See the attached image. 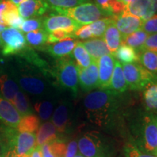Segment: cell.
Returning <instances> with one entry per match:
<instances>
[{
  "label": "cell",
  "instance_id": "obj_1",
  "mask_svg": "<svg viewBox=\"0 0 157 157\" xmlns=\"http://www.w3.org/2000/svg\"><path fill=\"white\" fill-rule=\"evenodd\" d=\"M11 68L19 87L33 96L44 98L57 88L50 71L39 69L17 56L10 57Z\"/></svg>",
  "mask_w": 157,
  "mask_h": 157
},
{
  "label": "cell",
  "instance_id": "obj_2",
  "mask_svg": "<svg viewBox=\"0 0 157 157\" xmlns=\"http://www.w3.org/2000/svg\"><path fill=\"white\" fill-rule=\"evenodd\" d=\"M119 95L109 90H98L88 93L84 98L86 117L98 127H106L113 121L119 108Z\"/></svg>",
  "mask_w": 157,
  "mask_h": 157
},
{
  "label": "cell",
  "instance_id": "obj_3",
  "mask_svg": "<svg viewBox=\"0 0 157 157\" xmlns=\"http://www.w3.org/2000/svg\"><path fill=\"white\" fill-rule=\"evenodd\" d=\"M50 73L55 79L57 87L69 92L73 97H76L78 90V67L71 57L56 60Z\"/></svg>",
  "mask_w": 157,
  "mask_h": 157
},
{
  "label": "cell",
  "instance_id": "obj_4",
  "mask_svg": "<svg viewBox=\"0 0 157 157\" xmlns=\"http://www.w3.org/2000/svg\"><path fill=\"white\" fill-rule=\"evenodd\" d=\"M78 148L84 157H111L112 148L101 133L92 131L78 139Z\"/></svg>",
  "mask_w": 157,
  "mask_h": 157
},
{
  "label": "cell",
  "instance_id": "obj_5",
  "mask_svg": "<svg viewBox=\"0 0 157 157\" xmlns=\"http://www.w3.org/2000/svg\"><path fill=\"white\" fill-rule=\"evenodd\" d=\"M49 10H52L58 14L69 17L82 25L90 24L101 18L102 17H106L101 9L95 3L91 2L76 6L71 8L62 9L57 8V7H50Z\"/></svg>",
  "mask_w": 157,
  "mask_h": 157
},
{
  "label": "cell",
  "instance_id": "obj_6",
  "mask_svg": "<svg viewBox=\"0 0 157 157\" xmlns=\"http://www.w3.org/2000/svg\"><path fill=\"white\" fill-rule=\"evenodd\" d=\"M121 66L127 87L131 90H143L148 84L157 82V75L151 73L139 63Z\"/></svg>",
  "mask_w": 157,
  "mask_h": 157
},
{
  "label": "cell",
  "instance_id": "obj_7",
  "mask_svg": "<svg viewBox=\"0 0 157 157\" xmlns=\"http://www.w3.org/2000/svg\"><path fill=\"white\" fill-rule=\"evenodd\" d=\"M20 90L12 71L10 57L0 54V95L13 103Z\"/></svg>",
  "mask_w": 157,
  "mask_h": 157
},
{
  "label": "cell",
  "instance_id": "obj_8",
  "mask_svg": "<svg viewBox=\"0 0 157 157\" xmlns=\"http://www.w3.org/2000/svg\"><path fill=\"white\" fill-rule=\"evenodd\" d=\"M2 41L1 55L5 57L16 56L27 47L25 36L20 30L5 28L0 33Z\"/></svg>",
  "mask_w": 157,
  "mask_h": 157
},
{
  "label": "cell",
  "instance_id": "obj_9",
  "mask_svg": "<svg viewBox=\"0 0 157 157\" xmlns=\"http://www.w3.org/2000/svg\"><path fill=\"white\" fill-rule=\"evenodd\" d=\"M143 151L157 156V115L144 116L142 122Z\"/></svg>",
  "mask_w": 157,
  "mask_h": 157
},
{
  "label": "cell",
  "instance_id": "obj_10",
  "mask_svg": "<svg viewBox=\"0 0 157 157\" xmlns=\"http://www.w3.org/2000/svg\"><path fill=\"white\" fill-rule=\"evenodd\" d=\"M52 123L58 134H66L71 130L73 125V108L68 101H63L55 110L52 117Z\"/></svg>",
  "mask_w": 157,
  "mask_h": 157
},
{
  "label": "cell",
  "instance_id": "obj_11",
  "mask_svg": "<svg viewBox=\"0 0 157 157\" xmlns=\"http://www.w3.org/2000/svg\"><path fill=\"white\" fill-rule=\"evenodd\" d=\"M81 26V24L71 17L58 13H51L48 16L44 17L43 29L48 33L56 29H66L71 34H74Z\"/></svg>",
  "mask_w": 157,
  "mask_h": 157
},
{
  "label": "cell",
  "instance_id": "obj_12",
  "mask_svg": "<svg viewBox=\"0 0 157 157\" xmlns=\"http://www.w3.org/2000/svg\"><path fill=\"white\" fill-rule=\"evenodd\" d=\"M113 17V23L120 32L121 40L128 35L142 28L144 21L140 17L124 11Z\"/></svg>",
  "mask_w": 157,
  "mask_h": 157
},
{
  "label": "cell",
  "instance_id": "obj_13",
  "mask_svg": "<svg viewBox=\"0 0 157 157\" xmlns=\"http://www.w3.org/2000/svg\"><path fill=\"white\" fill-rule=\"evenodd\" d=\"M115 58L111 54L105 55L97 60L98 66V88L109 90L114 70Z\"/></svg>",
  "mask_w": 157,
  "mask_h": 157
},
{
  "label": "cell",
  "instance_id": "obj_14",
  "mask_svg": "<svg viewBox=\"0 0 157 157\" xmlns=\"http://www.w3.org/2000/svg\"><path fill=\"white\" fill-rule=\"evenodd\" d=\"M124 11L146 21L157 13V0H132Z\"/></svg>",
  "mask_w": 157,
  "mask_h": 157
},
{
  "label": "cell",
  "instance_id": "obj_15",
  "mask_svg": "<svg viewBox=\"0 0 157 157\" xmlns=\"http://www.w3.org/2000/svg\"><path fill=\"white\" fill-rule=\"evenodd\" d=\"M78 85L82 91L90 93L98 88V66L97 60H94L87 68L78 67Z\"/></svg>",
  "mask_w": 157,
  "mask_h": 157
},
{
  "label": "cell",
  "instance_id": "obj_16",
  "mask_svg": "<svg viewBox=\"0 0 157 157\" xmlns=\"http://www.w3.org/2000/svg\"><path fill=\"white\" fill-rule=\"evenodd\" d=\"M19 14L23 19L41 17L50 9L45 0H27L17 6Z\"/></svg>",
  "mask_w": 157,
  "mask_h": 157
},
{
  "label": "cell",
  "instance_id": "obj_17",
  "mask_svg": "<svg viewBox=\"0 0 157 157\" xmlns=\"http://www.w3.org/2000/svg\"><path fill=\"white\" fill-rule=\"evenodd\" d=\"M21 118L13 104L0 95V121L6 126L17 128Z\"/></svg>",
  "mask_w": 157,
  "mask_h": 157
},
{
  "label": "cell",
  "instance_id": "obj_18",
  "mask_svg": "<svg viewBox=\"0 0 157 157\" xmlns=\"http://www.w3.org/2000/svg\"><path fill=\"white\" fill-rule=\"evenodd\" d=\"M36 146L35 133L20 132L17 130L15 146V154L17 156L29 157Z\"/></svg>",
  "mask_w": 157,
  "mask_h": 157
},
{
  "label": "cell",
  "instance_id": "obj_19",
  "mask_svg": "<svg viewBox=\"0 0 157 157\" xmlns=\"http://www.w3.org/2000/svg\"><path fill=\"white\" fill-rule=\"evenodd\" d=\"M77 42L75 39L68 38L54 44L46 45L42 51L46 52L53 58L58 60L71 56Z\"/></svg>",
  "mask_w": 157,
  "mask_h": 157
},
{
  "label": "cell",
  "instance_id": "obj_20",
  "mask_svg": "<svg viewBox=\"0 0 157 157\" xmlns=\"http://www.w3.org/2000/svg\"><path fill=\"white\" fill-rule=\"evenodd\" d=\"M128 89L126 80L122 69V66L119 61L116 60L114 65V70H113L112 77H111V83L109 87V90L117 95L127 91Z\"/></svg>",
  "mask_w": 157,
  "mask_h": 157
},
{
  "label": "cell",
  "instance_id": "obj_21",
  "mask_svg": "<svg viewBox=\"0 0 157 157\" xmlns=\"http://www.w3.org/2000/svg\"><path fill=\"white\" fill-rule=\"evenodd\" d=\"M2 25L10 26V28L20 29L24 19L19 14L17 6L7 0V6L2 15Z\"/></svg>",
  "mask_w": 157,
  "mask_h": 157
},
{
  "label": "cell",
  "instance_id": "obj_22",
  "mask_svg": "<svg viewBox=\"0 0 157 157\" xmlns=\"http://www.w3.org/2000/svg\"><path fill=\"white\" fill-rule=\"evenodd\" d=\"M82 44L94 60H98L105 55L111 54L103 38L90 39Z\"/></svg>",
  "mask_w": 157,
  "mask_h": 157
},
{
  "label": "cell",
  "instance_id": "obj_23",
  "mask_svg": "<svg viewBox=\"0 0 157 157\" xmlns=\"http://www.w3.org/2000/svg\"><path fill=\"white\" fill-rule=\"evenodd\" d=\"M37 146H42L58 139V132L51 121H46L39 126L36 135Z\"/></svg>",
  "mask_w": 157,
  "mask_h": 157
},
{
  "label": "cell",
  "instance_id": "obj_24",
  "mask_svg": "<svg viewBox=\"0 0 157 157\" xmlns=\"http://www.w3.org/2000/svg\"><path fill=\"white\" fill-rule=\"evenodd\" d=\"M103 39L109 48L111 55L114 53L117 49L122 44L120 32L113 23H111L107 27L103 36Z\"/></svg>",
  "mask_w": 157,
  "mask_h": 157
},
{
  "label": "cell",
  "instance_id": "obj_25",
  "mask_svg": "<svg viewBox=\"0 0 157 157\" xmlns=\"http://www.w3.org/2000/svg\"><path fill=\"white\" fill-rule=\"evenodd\" d=\"M48 33L44 29H41L25 34V39L29 47L42 51L48 43Z\"/></svg>",
  "mask_w": 157,
  "mask_h": 157
},
{
  "label": "cell",
  "instance_id": "obj_26",
  "mask_svg": "<svg viewBox=\"0 0 157 157\" xmlns=\"http://www.w3.org/2000/svg\"><path fill=\"white\" fill-rule=\"evenodd\" d=\"M42 157H64L66 144L63 140L58 138L50 143L40 146Z\"/></svg>",
  "mask_w": 157,
  "mask_h": 157
},
{
  "label": "cell",
  "instance_id": "obj_27",
  "mask_svg": "<svg viewBox=\"0 0 157 157\" xmlns=\"http://www.w3.org/2000/svg\"><path fill=\"white\" fill-rule=\"evenodd\" d=\"M143 90L146 109L150 112H157V82L148 84Z\"/></svg>",
  "mask_w": 157,
  "mask_h": 157
},
{
  "label": "cell",
  "instance_id": "obj_28",
  "mask_svg": "<svg viewBox=\"0 0 157 157\" xmlns=\"http://www.w3.org/2000/svg\"><path fill=\"white\" fill-rule=\"evenodd\" d=\"M148 36V34L146 32H145L142 29H140L135 31L132 34L124 37L121 40V42H122L121 44L128 45V46L134 49L138 53L140 51L142 50L143 44H144Z\"/></svg>",
  "mask_w": 157,
  "mask_h": 157
},
{
  "label": "cell",
  "instance_id": "obj_29",
  "mask_svg": "<svg viewBox=\"0 0 157 157\" xmlns=\"http://www.w3.org/2000/svg\"><path fill=\"white\" fill-rule=\"evenodd\" d=\"M113 56L122 64L138 63V53L127 44H121L113 54Z\"/></svg>",
  "mask_w": 157,
  "mask_h": 157
},
{
  "label": "cell",
  "instance_id": "obj_30",
  "mask_svg": "<svg viewBox=\"0 0 157 157\" xmlns=\"http://www.w3.org/2000/svg\"><path fill=\"white\" fill-rule=\"evenodd\" d=\"M72 58L77 67L82 68L88 67L94 61L93 59L84 48L81 42H77V44H76L72 52Z\"/></svg>",
  "mask_w": 157,
  "mask_h": 157
},
{
  "label": "cell",
  "instance_id": "obj_31",
  "mask_svg": "<svg viewBox=\"0 0 157 157\" xmlns=\"http://www.w3.org/2000/svg\"><path fill=\"white\" fill-rule=\"evenodd\" d=\"M138 63L151 73L157 75V53L146 50L138 52Z\"/></svg>",
  "mask_w": 157,
  "mask_h": 157
},
{
  "label": "cell",
  "instance_id": "obj_32",
  "mask_svg": "<svg viewBox=\"0 0 157 157\" xmlns=\"http://www.w3.org/2000/svg\"><path fill=\"white\" fill-rule=\"evenodd\" d=\"M40 126L39 118L34 114L25 116L21 118L17 129L20 132L35 133Z\"/></svg>",
  "mask_w": 157,
  "mask_h": 157
},
{
  "label": "cell",
  "instance_id": "obj_33",
  "mask_svg": "<svg viewBox=\"0 0 157 157\" xmlns=\"http://www.w3.org/2000/svg\"><path fill=\"white\" fill-rule=\"evenodd\" d=\"M13 104L22 117L27 115L34 114V111L31 109L28 98L21 90L17 93Z\"/></svg>",
  "mask_w": 157,
  "mask_h": 157
},
{
  "label": "cell",
  "instance_id": "obj_34",
  "mask_svg": "<svg viewBox=\"0 0 157 157\" xmlns=\"http://www.w3.org/2000/svg\"><path fill=\"white\" fill-rule=\"evenodd\" d=\"M55 102L51 100H42L34 104L35 111L38 113L39 119L48 121L50 119L54 109Z\"/></svg>",
  "mask_w": 157,
  "mask_h": 157
},
{
  "label": "cell",
  "instance_id": "obj_35",
  "mask_svg": "<svg viewBox=\"0 0 157 157\" xmlns=\"http://www.w3.org/2000/svg\"><path fill=\"white\" fill-rule=\"evenodd\" d=\"M113 21V17H108L101 18L89 24L93 38H95H95H101V37H103L107 27Z\"/></svg>",
  "mask_w": 157,
  "mask_h": 157
},
{
  "label": "cell",
  "instance_id": "obj_36",
  "mask_svg": "<svg viewBox=\"0 0 157 157\" xmlns=\"http://www.w3.org/2000/svg\"><path fill=\"white\" fill-rule=\"evenodd\" d=\"M43 23H44V17H43L26 19L24 20L19 29L21 32H24L27 34V33L31 32V31L43 29Z\"/></svg>",
  "mask_w": 157,
  "mask_h": 157
},
{
  "label": "cell",
  "instance_id": "obj_37",
  "mask_svg": "<svg viewBox=\"0 0 157 157\" xmlns=\"http://www.w3.org/2000/svg\"><path fill=\"white\" fill-rule=\"evenodd\" d=\"M50 7L68 9L82 4L90 2L91 0H45Z\"/></svg>",
  "mask_w": 157,
  "mask_h": 157
},
{
  "label": "cell",
  "instance_id": "obj_38",
  "mask_svg": "<svg viewBox=\"0 0 157 157\" xmlns=\"http://www.w3.org/2000/svg\"><path fill=\"white\" fill-rule=\"evenodd\" d=\"M68 38L74 39L73 34H71L69 31L66 29H56L52 31V32L48 33V43L54 44Z\"/></svg>",
  "mask_w": 157,
  "mask_h": 157
},
{
  "label": "cell",
  "instance_id": "obj_39",
  "mask_svg": "<svg viewBox=\"0 0 157 157\" xmlns=\"http://www.w3.org/2000/svg\"><path fill=\"white\" fill-rule=\"evenodd\" d=\"M124 153L125 157H156L154 155L142 151L138 147L132 143H128L125 145Z\"/></svg>",
  "mask_w": 157,
  "mask_h": 157
},
{
  "label": "cell",
  "instance_id": "obj_40",
  "mask_svg": "<svg viewBox=\"0 0 157 157\" xmlns=\"http://www.w3.org/2000/svg\"><path fill=\"white\" fill-rule=\"evenodd\" d=\"M141 29L148 35L157 34V13L147 21H144Z\"/></svg>",
  "mask_w": 157,
  "mask_h": 157
},
{
  "label": "cell",
  "instance_id": "obj_41",
  "mask_svg": "<svg viewBox=\"0 0 157 157\" xmlns=\"http://www.w3.org/2000/svg\"><path fill=\"white\" fill-rule=\"evenodd\" d=\"M73 37L74 39H82V40H88L93 39V36L89 24L82 25L80 28H78L73 34Z\"/></svg>",
  "mask_w": 157,
  "mask_h": 157
},
{
  "label": "cell",
  "instance_id": "obj_42",
  "mask_svg": "<svg viewBox=\"0 0 157 157\" xmlns=\"http://www.w3.org/2000/svg\"><path fill=\"white\" fill-rule=\"evenodd\" d=\"M95 4L103 12L105 16L113 17L111 13V5L114 2L115 0H94Z\"/></svg>",
  "mask_w": 157,
  "mask_h": 157
},
{
  "label": "cell",
  "instance_id": "obj_43",
  "mask_svg": "<svg viewBox=\"0 0 157 157\" xmlns=\"http://www.w3.org/2000/svg\"><path fill=\"white\" fill-rule=\"evenodd\" d=\"M143 50L152 51L157 53V34L148 35L143 44L142 50Z\"/></svg>",
  "mask_w": 157,
  "mask_h": 157
},
{
  "label": "cell",
  "instance_id": "obj_44",
  "mask_svg": "<svg viewBox=\"0 0 157 157\" xmlns=\"http://www.w3.org/2000/svg\"><path fill=\"white\" fill-rule=\"evenodd\" d=\"M78 141L76 140H71L66 145V152H65L64 157H74L78 154Z\"/></svg>",
  "mask_w": 157,
  "mask_h": 157
},
{
  "label": "cell",
  "instance_id": "obj_45",
  "mask_svg": "<svg viewBox=\"0 0 157 157\" xmlns=\"http://www.w3.org/2000/svg\"><path fill=\"white\" fill-rule=\"evenodd\" d=\"M29 157H42V152H41L40 146H36Z\"/></svg>",
  "mask_w": 157,
  "mask_h": 157
},
{
  "label": "cell",
  "instance_id": "obj_46",
  "mask_svg": "<svg viewBox=\"0 0 157 157\" xmlns=\"http://www.w3.org/2000/svg\"><path fill=\"white\" fill-rule=\"evenodd\" d=\"M7 6V0H3L1 3H0V24L2 25V15L3 11L5 10Z\"/></svg>",
  "mask_w": 157,
  "mask_h": 157
},
{
  "label": "cell",
  "instance_id": "obj_47",
  "mask_svg": "<svg viewBox=\"0 0 157 157\" xmlns=\"http://www.w3.org/2000/svg\"><path fill=\"white\" fill-rule=\"evenodd\" d=\"M9 1H10L12 3H13L14 5H15L16 6L19 5L20 4L24 2L27 1V0H9Z\"/></svg>",
  "mask_w": 157,
  "mask_h": 157
},
{
  "label": "cell",
  "instance_id": "obj_48",
  "mask_svg": "<svg viewBox=\"0 0 157 157\" xmlns=\"http://www.w3.org/2000/svg\"><path fill=\"white\" fill-rule=\"evenodd\" d=\"M120 1L125 5V7H126V6L128 5L132 1V0H120Z\"/></svg>",
  "mask_w": 157,
  "mask_h": 157
},
{
  "label": "cell",
  "instance_id": "obj_49",
  "mask_svg": "<svg viewBox=\"0 0 157 157\" xmlns=\"http://www.w3.org/2000/svg\"><path fill=\"white\" fill-rule=\"evenodd\" d=\"M5 29V25H1V24H0V33H1L2 31Z\"/></svg>",
  "mask_w": 157,
  "mask_h": 157
},
{
  "label": "cell",
  "instance_id": "obj_50",
  "mask_svg": "<svg viewBox=\"0 0 157 157\" xmlns=\"http://www.w3.org/2000/svg\"><path fill=\"white\" fill-rule=\"evenodd\" d=\"M74 157H84V156H82V154H77V155H76V156H74Z\"/></svg>",
  "mask_w": 157,
  "mask_h": 157
},
{
  "label": "cell",
  "instance_id": "obj_51",
  "mask_svg": "<svg viewBox=\"0 0 157 157\" xmlns=\"http://www.w3.org/2000/svg\"><path fill=\"white\" fill-rule=\"evenodd\" d=\"M12 157H22V156H17V155H15V156H13Z\"/></svg>",
  "mask_w": 157,
  "mask_h": 157
},
{
  "label": "cell",
  "instance_id": "obj_52",
  "mask_svg": "<svg viewBox=\"0 0 157 157\" xmlns=\"http://www.w3.org/2000/svg\"><path fill=\"white\" fill-rule=\"evenodd\" d=\"M2 1H3V0H0V3H1Z\"/></svg>",
  "mask_w": 157,
  "mask_h": 157
},
{
  "label": "cell",
  "instance_id": "obj_53",
  "mask_svg": "<svg viewBox=\"0 0 157 157\" xmlns=\"http://www.w3.org/2000/svg\"><path fill=\"white\" fill-rule=\"evenodd\" d=\"M0 157H2V156H1V154H0Z\"/></svg>",
  "mask_w": 157,
  "mask_h": 157
},
{
  "label": "cell",
  "instance_id": "obj_54",
  "mask_svg": "<svg viewBox=\"0 0 157 157\" xmlns=\"http://www.w3.org/2000/svg\"><path fill=\"white\" fill-rule=\"evenodd\" d=\"M119 1H120V0H119Z\"/></svg>",
  "mask_w": 157,
  "mask_h": 157
},
{
  "label": "cell",
  "instance_id": "obj_55",
  "mask_svg": "<svg viewBox=\"0 0 157 157\" xmlns=\"http://www.w3.org/2000/svg\"><path fill=\"white\" fill-rule=\"evenodd\" d=\"M156 157H157V156H156Z\"/></svg>",
  "mask_w": 157,
  "mask_h": 157
}]
</instances>
